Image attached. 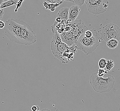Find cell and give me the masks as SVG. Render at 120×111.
I'll list each match as a JSON object with an SVG mask.
<instances>
[{"label":"cell","mask_w":120,"mask_h":111,"mask_svg":"<svg viewBox=\"0 0 120 111\" xmlns=\"http://www.w3.org/2000/svg\"><path fill=\"white\" fill-rule=\"evenodd\" d=\"M52 31L53 32V36L51 41L50 48L54 56L59 59L69 46L62 41L55 25L52 26Z\"/></svg>","instance_id":"obj_5"},{"label":"cell","mask_w":120,"mask_h":111,"mask_svg":"<svg viewBox=\"0 0 120 111\" xmlns=\"http://www.w3.org/2000/svg\"><path fill=\"white\" fill-rule=\"evenodd\" d=\"M93 35L90 38L86 37L82 34L79 37L75 44L77 49L83 51L86 55L92 53L101 42L102 40L96 29H92Z\"/></svg>","instance_id":"obj_3"},{"label":"cell","mask_w":120,"mask_h":111,"mask_svg":"<svg viewBox=\"0 0 120 111\" xmlns=\"http://www.w3.org/2000/svg\"><path fill=\"white\" fill-rule=\"evenodd\" d=\"M101 37L106 42L111 39L120 40V28L118 25L113 23L109 24L102 28Z\"/></svg>","instance_id":"obj_7"},{"label":"cell","mask_w":120,"mask_h":111,"mask_svg":"<svg viewBox=\"0 0 120 111\" xmlns=\"http://www.w3.org/2000/svg\"><path fill=\"white\" fill-rule=\"evenodd\" d=\"M60 1H68V2H71L73 3H74V0H60Z\"/></svg>","instance_id":"obj_24"},{"label":"cell","mask_w":120,"mask_h":111,"mask_svg":"<svg viewBox=\"0 0 120 111\" xmlns=\"http://www.w3.org/2000/svg\"><path fill=\"white\" fill-rule=\"evenodd\" d=\"M115 78L111 75L104 78L98 76L97 72L93 73L90 77V84L95 91L100 93L108 92L113 88Z\"/></svg>","instance_id":"obj_4"},{"label":"cell","mask_w":120,"mask_h":111,"mask_svg":"<svg viewBox=\"0 0 120 111\" xmlns=\"http://www.w3.org/2000/svg\"><path fill=\"white\" fill-rule=\"evenodd\" d=\"M14 5H17L16 3L13 0H9L6 2H4L0 6L1 9H4L5 8L9 7Z\"/></svg>","instance_id":"obj_12"},{"label":"cell","mask_w":120,"mask_h":111,"mask_svg":"<svg viewBox=\"0 0 120 111\" xmlns=\"http://www.w3.org/2000/svg\"><path fill=\"white\" fill-rule=\"evenodd\" d=\"M115 66V64L113 62V61L109 59L107 60L106 66V69L107 71H110L112 70V69Z\"/></svg>","instance_id":"obj_13"},{"label":"cell","mask_w":120,"mask_h":111,"mask_svg":"<svg viewBox=\"0 0 120 111\" xmlns=\"http://www.w3.org/2000/svg\"><path fill=\"white\" fill-rule=\"evenodd\" d=\"M47 2L49 3H53V4H58L61 2L62 1L60 0H46Z\"/></svg>","instance_id":"obj_19"},{"label":"cell","mask_w":120,"mask_h":111,"mask_svg":"<svg viewBox=\"0 0 120 111\" xmlns=\"http://www.w3.org/2000/svg\"><path fill=\"white\" fill-rule=\"evenodd\" d=\"M108 71H106V70H104V69H100L98 70L97 72V74L98 76L99 77H103L105 74H107Z\"/></svg>","instance_id":"obj_15"},{"label":"cell","mask_w":120,"mask_h":111,"mask_svg":"<svg viewBox=\"0 0 120 111\" xmlns=\"http://www.w3.org/2000/svg\"><path fill=\"white\" fill-rule=\"evenodd\" d=\"M8 0H4V2H6V1H8Z\"/></svg>","instance_id":"obj_29"},{"label":"cell","mask_w":120,"mask_h":111,"mask_svg":"<svg viewBox=\"0 0 120 111\" xmlns=\"http://www.w3.org/2000/svg\"><path fill=\"white\" fill-rule=\"evenodd\" d=\"M119 41L116 39H111L106 42V46L109 48L114 49L118 46Z\"/></svg>","instance_id":"obj_11"},{"label":"cell","mask_w":120,"mask_h":111,"mask_svg":"<svg viewBox=\"0 0 120 111\" xmlns=\"http://www.w3.org/2000/svg\"><path fill=\"white\" fill-rule=\"evenodd\" d=\"M41 111H50L48 109H42Z\"/></svg>","instance_id":"obj_25"},{"label":"cell","mask_w":120,"mask_h":111,"mask_svg":"<svg viewBox=\"0 0 120 111\" xmlns=\"http://www.w3.org/2000/svg\"><path fill=\"white\" fill-rule=\"evenodd\" d=\"M107 60L104 58H102L100 59L98 62V66L100 69H104L106 67Z\"/></svg>","instance_id":"obj_14"},{"label":"cell","mask_w":120,"mask_h":111,"mask_svg":"<svg viewBox=\"0 0 120 111\" xmlns=\"http://www.w3.org/2000/svg\"><path fill=\"white\" fill-rule=\"evenodd\" d=\"M31 110L32 111H39L40 110L39 107L38 106H36V105H34L32 107H31Z\"/></svg>","instance_id":"obj_20"},{"label":"cell","mask_w":120,"mask_h":111,"mask_svg":"<svg viewBox=\"0 0 120 111\" xmlns=\"http://www.w3.org/2000/svg\"><path fill=\"white\" fill-rule=\"evenodd\" d=\"M69 24L60 36L63 42L70 47L76 44L79 37L85 32L88 28L81 20L74 21Z\"/></svg>","instance_id":"obj_2"},{"label":"cell","mask_w":120,"mask_h":111,"mask_svg":"<svg viewBox=\"0 0 120 111\" xmlns=\"http://www.w3.org/2000/svg\"><path fill=\"white\" fill-rule=\"evenodd\" d=\"M62 19L59 17H57L56 19V22L57 23H60L62 22Z\"/></svg>","instance_id":"obj_23"},{"label":"cell","mask_w":120,"mask_h":111,"mask_svg":"<svg viewBox=\"0 0 120 111\" xmlns=\"http://www.w3.org/2000/svg\"><path fill=\"white\" fill-rule=\"evenodd\" d=\"M69 11V8L67 7H64L61 8L59 11L57 16L58 17H60L62 20L68 21Z\"/></svg>","instance_id":"obj_10"},{"label":"cell","mask_w":120,"mask_h":111,"mask_svg":"<svg viewBox=\"0 0 120 111\" xmlns=\"http://www.w3.org/2000/svg\"><path fill=\"white\" fill-rule=\"evenodd\" d=\"M83 34L87 38H90L93 35V32H92V30H87L85 32H84Z\"/></svg>","instance_id":"obj_17"},{"label":"cell","mask_w":120,"mask_h":111,"mask_svg":"<svg viewBox=\"0 0 120 111\" xmlns=\"http://www.w3.org/2000/svg\"><path fill=\"white\" fill-rule=\"evenodd\" d=\"M4 2V0H0V6Z\"/></svg>","instance_id":"obj_26"},{"label":"cell","mask_w":120,"mask_h":111,"mask_svg":"<svg viewBox=\"0 0 120 111\" xmlns=\"http://www.w3.org/2000/svg\"><path fill=\"white\" fill-rule=\"evenodd\" d=\"M5 26V23L3 21L0 20V29H4Z\"/></svg>","instance_id":"obj_21"},{"label":"cell","mask_w":120,"mask_h":111,"mask_svg":"<svg viewBox=\"0 0 120 111\" xmlns=\"http://www.w3.org/2000/svg\"><path fill=\"white\" fill-rule=\"evenodd\" d=\"M4 14V9H1L0 7V20L2 19Z\"/></svg>","instance_id":"obj_22"},{"label":"cell","mask_w":120,"mask_h":111,"mask_svg":"<svg viewBox=\"0 0 120 111\" xmlns=\"http://www.w3.org/2000/svg\"><path fill=\"white\" fill-rule=\"evenodd\" d=\"M77 47L75 44L69 47L64 53L63 54L59 60L63 63H69L74 58L75 55L77 52Z\"/></svg>","instance_id":"obj_8"},{"label":"cell","mask_w":120,"mask_h":111,"mask_svg":"<svg viewBox=\"0 0 120 111\" xmlns=\"http://www.w3.org/2000/svg\"><path fill=\"white\" fill-rule=\"evenodd\" d=\"M4 30L9 40L16 44L30 45L37 41L32 28L23 20L9 19L5 22Z\"/></svg>","instance_id":"obj_1"},{"label":"cell","mask_w":120,"mask_h":111,"mask_svg":"<svg viewBox=\"0 0 120 111\" xmlns=\"http://www.w3.org/2000/svg\"><path fill=\"white\" fill-rule=\"evenodd\" d=\"M88 11L94 15L104 13L108 7V0H85Z\"/></svg>","instance_id":"obj_6"},{"label":"cell","mask_w":120,"mask_h":111,"mask_svg":"<svg viewBox=\"0 0 120 111\" xmlns=\"http://www.w3.org/2000/svg\"><path fill=\"white\" fill-rule=\"evenodd\" d=\"M85 0H74V3L79 6H82L85 3Z\"/></svg>","instance_id":"obj_16"},{"label":"cell","mask_w":120,"mask_h":111,"mask_svg":"<svg viewBox=\"0 0 120 111\" xmlns=\"http://www.w3.org/2000/svg\"><path fill=\"white\" fill-rule=\"evenodd\" d=\"M59 111L58 109H52L51 111Z\"/></svg>","instance_id":"obj_27"},{"label":"cell","mask_w":120,"mask_h":111,"mask_svg":"<svg viewBox=\"0 0 120 111\" xmlns=\"http://www.w3.org/2000/svg\"><path fill=\"white\" fill-rule=\"evenodd\" d=\"M16 3V4H17V1H16V0H13Z\"/></svg>","instance_id":"obj_28"},{"label":"cell","mask_w":120,"mask_h":111,"mask_svg":"<svg viewBox=\"0 0 120 111\" xmlns=\"http://www.w3.org/2000/svg\"><path fill=\"white\" fill-rule=\"evenodd\" d=\"M24 0H16L17 2V7H16V9L15 10V12H16L17 11V10L18 9L19 7H20L21 5H22V3L23 2Z\"/></svg>","instance_id":"obj_18"},{"label":"cell","mask_w":120,"mask_h":111,"mask_svg":"<svg viewBox=\"0 0 120 111\" xmlns=\"http://www.w3.org/2000/svg\"><path fill=\"white\" fill-rule=\"evenodd\" d=\"M40 111V110H39V111Z\"/></svg>","instance_id":"obj_30"},{"label":"cell","mask_w":120,"mask_h":111,"mask_svg":"<svg viewBox=\"0 0 120 111\" xmlns=\"http://www.w3.org/2000/svg\"><path fill=\"white\" fill-rule=\"evenodd\" d=\"M81 9L78 5H74L70 7L68 14V20L67 22L69 23L73 22L79 16Z\"/></svg>","instance_id":"obj_9"}]
</instances>
